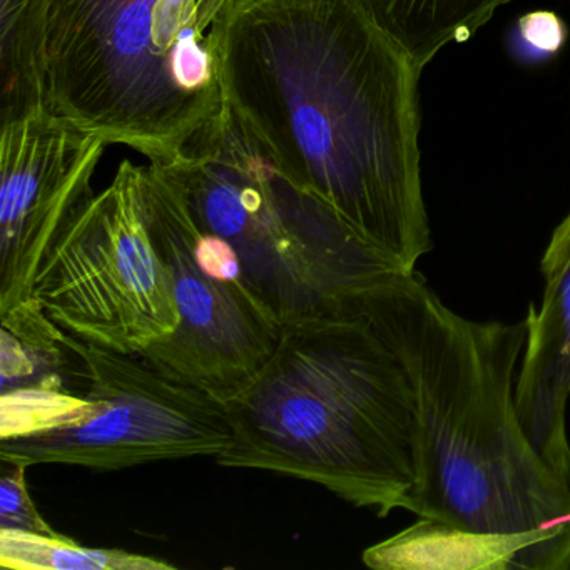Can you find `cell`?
Masks as SVG:
<instances>
[{
  "mask_svg": "<svg viewBox=\"0 0 570 570\" xmlns=\"http://www.w3.org/2000/svg\"><path fill=\"white\" fill-rule=\"evenodd\" d=\"M85 363L88 419L35 435L0 440V460L112 472L168 460L218 456L232 446L225 403L156 368L68 332Z\"/></svg>",
  "mask_w": 570,
  "mask_h": 570,
  "instance_id": "52a82bcc",
  "label": "cell"
},
{
  "mask_svg": "<svg viewBox=\"0 0 570 570\" xmlns=\"http://www.w3.org/2000/svg\"><path fill=\"white\" fill-rule=\"evenodd\" d=\"M156 166L175 183L196 225L232 246L246 288L282 328L338 309L400 272L286 178L228 105L175 159Z\"/></svg>",
  "mask_w": 570,
  "mask_h": 570,
  "instance_id": "5b68a950",
  "label": "cell"
},
{
  "mask_svg": "<svg viewBox=\"0 0 570 570\" xmlns=\"http://www.w3.org/2000/svg\"><path fill=\"white\" fill-rule=\"evenodd\" d=\"M49 4L51 0H0V128L46 109Z\"/></svg>",
  "mask_w": 570,
  "mask_h": 570,
  "instance_id": "5bb4252c",
  "label": "cell"
},
{
  "mask_svg": "<svg viewBox=\"0 0 570 570\" xmlns=\"http://www.w3.org/2000/svg\"><path fill=\"white\" fill-rule=\"evenodd\" d=\"M91 402L85 393L22 389L0 393V440L35 435L88 419Z\"/></svg>",
  "mask_w": 570,
  "mask_h": 570,
  "instance_id": "2e32d148",
  "label": "cell"
},
{
  "mask_svg": "<svg viewBox=\"0 0 570 570\" xmlns=\"http://www.w3.org/2000/svg\"><path fill=\"white\" fill-rule=\"evenodd\" d=\"M228 0H51V115L165 165L225 108L218 24Z\"/></svg>",
  "mask_w": 570,
  "mask_h": 570,
  "instance_id": "277c9868",
  "label": "cell"
},
{
  "mask_svg": "<svg viewBox=\"0 0 570 570\" xmlns=\"http://www.w3.org/2000/svg\"><path fill=\"white\" fill-rule=\"evenodd\" d=\"M225 102L296 186L400 272L432 249L420 171L422 72L362 0H228Z\"/></svg>",
  "mask_w": 570,
  "mask_h": 570,
  "instance_id": "6da1fadb",
  "label": "cell"
},
{
  "mask_svg": "<svg viewBox=\"0 0 570 570\" xmlns=\"http://www.w3.org/2000/svg\"><path fill=\"white\" fill-rule=\"evenodd\" d=\"M32 296L78 338L141 355L173 335L171 278L146 223L135 165L122 163L59 233L36 273Z\"/></svg>",
  "mask_w": 570,
  "mask_h": 570,
  "instance_id": "8992f818",
  "label": "cell"
},
{
  "mask_svg": "<svg viewBox=\"0 0 570 570\" xmlns=\"http://www.w3.org/2000/svg\"><path fill=\"white\" fill-rule=\"evenodd\" d=\"M0 566L16 570H171L173 563L118 549H91L68 537L0 529Z\"/></svg>",
  "mask_w": 570,
  "mask_h": 570,
  "instance_id": "9a60e30c",
  "label": "cell"
},
{
  "mask_svg": "<svg viewBox=\"0 0 570 570\" xmlns=\"http://www.w3.org/2000/svg\"><path fill=\"white\" fill-rule=\"evenodd\" d=\"M420 72L452 42H465L512 0H362Z\"/></svg>",
  "mask_w": 570,
  "mask_h": 570,
  "instance_id": "4fadbf2b",
  "label": "cell"
},
{
  "mask_svg": "<svg viewBox=\"0 0 570 570\" xmlns=\"http://www.w3.org/2000/svg\"><path fill=\"white\" fill-rule=\"evenodd\" d=\"M342 306L370 323L412 389L409 512L473 532L535 533L570 559V483L533 449L517 410L525 320L463 318L415 272L393 273Z\"/></svg>",
  "mask_w": 570,
  "mask_h": 570,
  "instance_id": "7a4b0ae2",
  "label": "cell"
},
{
  "mask_svg": "<svg viewBox=\"0 0 570 570\" xmlns=\"http://www.w3.org/2000/svg\"><path fill=\"white\" fill-rule=\"evenodd\" d=\"M567 39L569 28L556 12H527L510 28L507 35V51L519 65H546L559 56Z\"/></svg>",
  "mask_w": 570,
  "mask_h": 570,
  "instance_id": "e0dca14e",
  "label": "cell"
},
{
  "mask_svg": "<svg viewBox=\"0 0 570 570\" xmlns=\"http://www.w3.org/2000/svg\"><path fill=\"white\" fill-rule=\"evenodd\" d=\"M542 306H529L515 383L520 422L533 449L570 483L567 403L570 399V213L542 256Z\"/></svg>",
  "mask_w": 570,
  "mask_h": 570,
  "instance_id": "30bf717a",
  "label": "cell"
},
{
  "mask_svg": "<svg viewBox=\"0 0 570 570\" xmlns=\"http://www.w3.org/2000/svg\"><path fill=\"white\" fill-rule=\"evenodd\" d=\"M106 146L48 109L0 128V313L32 296L46 253L95 195Z\"/></svg>",
  "mask_w": 570,
  "mask_h": 570,
  "instance_id": "9c48e42d",
  "label": "cell"
},
{
  "mask_svg": "<svg viewBox=\"0 0 570 570\" xmlns=\"http://www.w3.org/2000/svg\"><path fill=\"white\" fill-rule=\"evenodd\" d=\"M363 563L376 570H569L562 547L535 533H489L419 519L368 547Z\"/></svg>",
  "mask_w": 570,
  "mask_h": 570,
  "instance_id": "8fae6325",
  "label": "cell"
},
{
  "mask_svg": "<svg viewBox=\"0 0 570 570\" xmlns=\"http://www.w3.org/2000/svg\"><path fill=\"white\" fill-rule=\"evenodd\" d=\"M135 176L178 312L173 335L141 355L225 403L272 360L282 326L245 285L216 276L196 258L195 222L175 183L153 163L135 166Z\"/></svg>",
  "mask_w": 570,
  "mask_h": 570,
  "instance_id": "ba28073f",
  "label": "cell"
},
{
  "mask_svg": "<svg viewBox=\"0 0 570 570\" xmlns=\"http://www.w3.org/2000/svg\"><path fill=\"white\" fill-rule=\"evenodd\" d=\"M225 409L233 443L218 465L306 480L382 519L409 510L412 389L358 313L342 306L283 326L272 360Z\"/></svg>",
  "mask_w": 570,
  "mask_h": 570,
  "instance_id": "3957f363",
  "label": "cell"
},
{
  "mask_svg": "<svg viewBox=\"0 0 570 570\" xmlns=\"http://www.w3.org/2000/svg\"><path fill=\"white\" fill-rule=\"evenodd\" d=\"M0 529L48 535L58 533L42 519L36 509L35 500L31 499L28 489V465L6 460H0Z\"/></svg>",
  "mask_w": 570,
  "mask_h": 570,
  "instance_id": "ac0fdd59",
  "label": "cell"
},
{
  "mask_svg": "<svg viewBox=\"0 0 570 570\" xmlns=\"http://www.w3.org/2000/svg\"><path fill=\"white\" fill-rule=\"evenodd\" d=\"M0 393L22 389L85 393V363L59 326L35 298L0 313Z\"/></svg>",
  "mask_w": 570,
  "mask_h": 570,
  "instance_id": "7c38bea8",
  "label": "cell"
}]
</instances>
